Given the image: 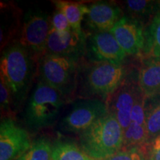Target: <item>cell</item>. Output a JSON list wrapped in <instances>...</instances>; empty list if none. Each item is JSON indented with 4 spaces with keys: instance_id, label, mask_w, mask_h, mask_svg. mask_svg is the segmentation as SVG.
<instances>
[{
    "instance_id": "cell-9",
    "label": "cell",
    "mask_w": 160,
    "mask_h": 160,
    "mask_svg": "<svg viewBox=\"0 0 160 160\" xmlns=\"http://www.w3.org/2000/svg\"><path fill=\"white\" fill-rule=\"evenodd\" d=\"M31 146L28 132L12 119H2L0 125V160H15Z\"/></svg>"
},
{
    "instance_id": "cell-2",
    "label": "cell",
    "mask_w": 160,
    "mask_h": 160,
    "mask_svg": "<svg viewBox=\"0 0 160 160\" xmlns=\"http://www.w3.org/2000/svg\"><path fill=\"white\" fill-rule=\"evenodd\" d=\"M124 130L117 118L108 113L79 134L80 148L95 160H104L123 147Z\"/></svg>"
},
{
    "instance_id": "cell-3",
    "label": "cell",
    "mask_w": 160,
    "mask_h": 160,
    "mask_svg": "<svg viewBox=\"0 0 160 160\" xmlns=\"http://www.w3.org/2000/svg\"><path fill=\"white\" fill-rule=\"evenodd\" d=\"M65 99L59 91L39 79L26 105L25 124L33 130L53 125L59 117Z\"/></svg>"
},
{
    "instance_id": "cell-16",
    "label": "cell",
    "mask_w": 160,
    "mask_h": 160,
    "mask_svg": "<svg viewBox=\"0 0 160 160\" xmlns=\"http://www.w3.org/2000/svg\"><path fill=\"white\" fill-rule=\"evenodd\" d=\"M128 17H132L142 22L152 19L160 11V1L151 0H128L125 3Z\"/></svg>"
},
{
    "instance_id": "cell-4",
    "label": "cell",
    "mask_w": 160,
    "mask_h": 160,
    "mask_svg": "<svg viewBox=\"0 0 160 160\" xmlns=\"http://www.w3.org/2000/svg\"><path fill=\"white\" fill-rule=\"evenodd\" d=\"M85 68L81 77L82 93L88 97H101L103 101L115 93L127 75L122 64L91 62Z\"/></svg>"
},
{
    "instance_id": "cell-23",
    "label": "cell",
    "mask_w": 160,
    "mask_h": 160,
    "mask_svg": "<svg viewBox=\"0 0 160 160\" xmlns=\"http://www.w3.org/2000/svg\"><path fill=\"white\" fill-rule=\"evenodd\" d=\"M104 160H148L145 149L143 148L133 147L124 148L114 155Z\"/></svg>"
},
{
    "instance_id": "cell-15",
    "label": "cell",
    "mask_w": 160,
    "mask_h": 160,
    "mask_svg": "<svg viewBox=\"0 0 160 160\" xmlns=\"http://www.w3.org/2000/svg\"><path fill=\"white\" fill-rule=\"evenodd\" d=\"M145 125L148 146L160 137V95L146 98Z\"/></svg>"
},
{
    "instance_id": "cell-18",
    "label": "cell",
    "mask_w": 160,
    "mask_h": 160,
    "mask_svg": "<svg viewBox=\"0 0 160 160\" xmlns=\"http://www.w3.org/2000/svg\"><path fill=\"white\" fill-rule=\"evenodd\" d=\"M53 2L57 10L64 13L72 29L78 32L83 31L81 23L88 12V6L82 3L70 1H53Z\"/></svg>"
},
{
    "instance_id": "cell-5",
    "label": "cell",
    "mask_w": 160,
    "mask_h": 160,
    "mask_svg": "<svg viewBox=\"0 0 160 160\" xmlns=\"http://www.w3.org/2000/svg\"><path fill=\"white\" fill-rule=\"evenodd\" d=\"M79 62L73 58L45 54L40 63V80L65 98L73 93L79 83Z\"/></svg>"
},
{
    "instance_id": "cell-6",
    "label": "cell",
    "mask_w": 160,
    "mask_h": 160,
    "mask_svg": "<svg viewBox=\"0 0 160 160\" xmlns=\"http://www.w3.org/2000/svg\"><path fill=\"white\" fill-rule=\"evenodd\" d=\"M51 29V21L45 12L30 9L24 15L19 43L28 50L34 58L44 57Z\"/></svg>"
},
{
    "instance_id": "cell-14",
    "label": "cell",
    "mask_w": 160,
    "mask_h": 160,
    "mask_svg": "<svg viewBox=\"0 0 160 160\" xmlns=\"http://www.w3.org/2000/svg\"><path fill=\"white\" fill-rule=\"evenodd\" d=\"M138 82L145 98L160 95V57H146L142 60Z\"/></svg>"
},
{
    "instance_id": "cell-11",
    "label": "cell",
    "mask_w": 160,
    "mask_h": 160,
    "mask_svg": "<svg viewBox=\"0 0 160 160\" xmlns=\"http://www.w3.org/2000/svg\"><path fill=\"white\" fill-rule=\"evenodd\" d=\"M87 36L83 31L74 30L59 33L53 28L50 31L46 46V54H53L80 60L85 55Z\"/></svg>"
},
{
    "instance_id": "cell-22",
    "label": "cell",
    "mask_w": 160,
    "mask_h": 160,
    "mask_svg": "<svg viewBox=\"0 0 160 160\" xmlns=\"http://www.w3.org/2000/svg\"><path fill=\"white\" fill-rule=\"evenodd\" d=\"M0 98L2 117H5L4 119L10 118L9 117L15 113L14 102L11 91L2 81L0 82Z\"/></svg>"
},
{
    "instance_id": "cell-1",
    "label": "cell",
    "mask_w": 160,
    "mask_h": 160,
    "mask_svg": "<svg viewBox=\"0 0 160 160\" xmlns=\"http://www.w3.org/2000/svg\"><path fill=\"white\" fill-rule=\"evenodd\" d=\"M35 58L19 42L4 51L0 60V78L11 92L15 109L25 101L35 71Z\"/></svg>"
},
{
    "instance_id": "cell-19",
    "label": "cell",
    "mask_w": 160,
    "mask_h": 160,
    "mask_svg": "<svg viewBox=\"0 0 160 160\" xmlns=\"http://www.w3.org/2000/svg\"><path fill=\"white\" fill-rule=\"evenodd\" d=\"M52 160H95L71 141L58 140L53 145Z\"/></svg>"
},
{
    "instance_id": "cell-12",
    "label": "cell",
    "mask_w": 160,
    "mask_h": 160,
    "mask_svg": "<svg viewBox=\"0 0 160 160\" xmlns=\"http://www.w3.org/2000/svg\"><path fill=\"white\" fill-rule=\"evenodd\" d=\"M144 25L139 20L123 16L110 32L126 54L136 55L142 53L144 48Z\"/></svg>"
},
{
    "instance_id": "cell-7",
    "label": "cell",
    "mask_w": 160,
    "mask_h": 160,
    "mask_svg": "<svg viewBox=\"0 0 160 160\" xmlns=\"http://www.w3.org/2000/svg\"><path fill=\"white\" fill-rule=\"evenodd\" d=\"M108 113L107 104L101 99L79 100L61 119L59 129L64 132L80 133Z\"/></svg>"
},
{
    "instance_id": "cell-21",
    "label": "cell",
    "mask_w": 160,
    "mask_h": 160,
    "mask_svg": "<svg viewBox=\"0 0 160 160\" xmlns=\"http://www.w3.org/2000/svg\"><path fill=\"white\" fill-rule=\"evenodd\" d=\"M148 146V133L145 126L131 122L129 127L124 131L123 147L122 149Z\"/></svg>"
},
{
    "instance_id": "cell-26",
    "label": "cell",
    "mask_w": 160,
    "mask_h": 160,
    "mask_svg": "<svg viewBox=\"0 0 160 160\" xmlns=\"http://www.w3.org/2000/svg\"><path fill=\"white\" fill-rule=\"evenodd\" d=\"M147 157L148 160H160V137L148 146Z\"/></svg>"
},
{
    "instance_id": "cell-8",
    "label": "cell",
    "mask_w": 160,
    "mask_h": 160,
    "mask_svg": "<svg viewBox=\"0 0 160 160\" xmlns=\"http://www.w3.org/2000/svg\"><path fill=\"white\" fill-rule=\"evenodd\" d=\"M142 93L138 82V72L127 73L122 85L107 100L110 113L117 118L124 131L131 124V114L137 97Z\"/></svg>"
},
{
    "instance_id": "cell-10",
    "label": "cell",
    "mask_w": 160,
    "mask_h": 160,
    "mask_svg": "<svg viewBox=\"0 0 160 160\" xmlns=\"http://www.w3.org/2000/svg\"><path fill=\"white\" fill-rule=\"evenodd\" d=\"M85 55L91 62L122 64L126 53L110 31L95 32L87 37Z\"/></svg>"
},
{
    "instance_id": "cell-25",
    "label": "cell",
    "mask_w": 160,
    "mask_h": 160,
    "mask_svg": "<svg viewBox=\"0 0 160 160\" xmlns=\"http://www.w3.org/2000/svg\"><path fill=\"white\" fill-rule=\"evenodd\" d=\"M51 28L55 30L59 33H65V32L71 31L72 29L70 25L68 20L62 12L59 10H57L53 13V17L51 18Z\"/></svg>"
},
{
    "instance_id": "cell-17",
    "label": "cell",
    "mask_w": 160,
    "mask_h": 160,
    "mask_svg": "<svg viewBox=\"0 0 160 160\" xmlns=\"http://www.w3.org/2000/svg\"><path fill=\"white\" fill-rule=\"evenodd\" d=\"M145 43L142 55L146 57H160V11L152 19L144 31Z\"/></svg>"
},
{
    "instance_id": "cell-20",
    "label": "cell",
    "mask_w": 160,
    "mask_h": 160,
    "mask_svg": "<svg viewBox=\"0 0 160 160\" xmlns=\"http://www.w3.org/2000/svg\"><path fill=\"white\" fill-rule=\"evenodd\" d=\"M53 145L46 137H40L17 160H52Z\"/></svg>"
},
{
    "instance_id": "cell-24",
    "label": "cell",
    "mask_w": 160,
    "mask_h": 160,
    "mask_svg": "<svg viewBox=\"0 0 160 160\" xmlns=\"http://www.w3.org/2000/svg\"><path fill=\"white\" fill-rule=\"evenodd\" d=\"M145 96L141 93L137 97L131 114V122L137 123L142 126L145 125Z\"/></svg>"
},
{
    "instance_id": "cell-13",
    "label": "cell",
    "mask_w": 160,
    "mask_h": 160,
    "mask_svg": "<svg viewBox=\"0 0 160 160\" xmlns=\"http://www.w3.org/2000/svg\"><path fill=\"white\" fill-rule=\"evenodd\" d=\"M88 6V12L85 16V22L94 33L110 31L123 17L122 9L115 4L97 2Z\"/></svg>"
}]
</instances>
